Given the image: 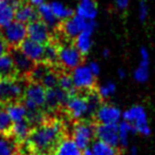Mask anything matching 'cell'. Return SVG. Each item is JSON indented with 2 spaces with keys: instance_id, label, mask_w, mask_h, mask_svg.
Here are the masks:
<instances>
[{
  "instance_id": "1",
  "label": "cell",
  "mask_w": 155,
  "mask_h": 155,
  "mask_svg": "<svg viewBox=\"0 0 155 155\" xmlns=\"http://www.w3.org/2000/svg\"><path fill=\"white\" fill-rule=\"evenodd\" d=\"M63 127L58 121L43 122L36 125L29 135L27 142L30 148L39 155L53 152L54 148L62 139Z\"/></svg>"
},
{
  "instance_id": "2",
  "label": "cell",
  "mask_w": 155,
  "mask_h": 155,
  "mask_svg": "<svg viewBox=\"0 0 155 155\" xmlns=\"http://www.w3.org/2000/svg\"><path fill=\"white\" fill-rule=\"evenodd\" d=\"M100 100L101 98L98 93H91L87 96H79L75 94L68 98L65 106L73 119L80 120L96 114L100 106Z\"/></svg>"
},
{
  "instance_id": "3",
  "label": "cell",
  "mask_w": 155,
  "mask_h": 155,
  "mask_svg": "<svg viewBox=\"0 0 155 155\" xmlns=\"http://www.w3.org/2000/svg\"><path fill=\"white\" fill-rule=\"evenodd\" d=\"M122 118L133 127L135 134L142 136L151 135V127L149 124L148 115L142 105H133L122 113Z\"/></svg>"
},
{
  "instance_id": "4",
  "label": "cell",
  "mask_w": 155,
  "mask_h": 155,
  "mask_svg": "<svg viewBox=\"0 0 155 155\" xmlns=\"http://www.w3.org/2000/svg\"><path fill=\"white\" fill-rule=\"evenodd\" d=\"M25 88L20 81L14 78L0 79V104L17 102L24 96Z\"/></svg>"
},
{
  "instance_id": "5",
  "label": "cell",
  "mask_w": 155,
  "mask_h": 155,
  "mask_svg": "<svg viewBox=\"0 0 155 155\" xmlns=\"http://www.w3.org/2000/svg\"><path fill=\"white\" fill-rule=\"evenodd\" d=\"M47 89L41 83L33 82L24 91V104L28 110H36L44 107L46 103Z\"/></svg>"
},
{
  "instance_id": "6",
  "label": "cell",
  "mask_w": 155,
  "mask_h": 155,
  "mask_svg": "<svg viewBox=\"0 0 155 155\" xmlns=\"http://www.w3.org/2000/svg\"><path fill=\"white\" fill-rule=\"evenodd\" d=\"M1 35L10 48H18L28 37L27 25L17 20H13L11 24L2 28Z\"/></svg>"
},
{
  "instance_id": "7",
  "label": "cell",
  "mask_w": 155,
  "mask_h": 155,
  "mask_svg": "<svg viewBox=\"0 0 155 155\" xmlns=\"http://www.w3.org/2000/svg\"><path fill=\"white\" fill-rule=\"evenodd\" d=\"M95 127L88 121H80L72 130V140L81 150L88 148L95 136Z\"/></svg>"
},
{
  "instance_id": "8",
  "label": "cell",
  "mask_w": 155,
  "mask_h": 155,
  "mask_svg": "<svg viewBox=\"0 0 155 155\" xmlns=\"http://www.w3.org/2000/svg\"><path fill=\"white\" fill-rule=\"evenodd\" d=\"M71 78H72L73 85L77 89L91 91L95 86L96 77L91 71L88 65L80 64L74 69H72Z\"/></svg>"
},
{
  "instance_id": "9",
  "label": "cell",
  "mask_w": 155,
  "mask_h": 155,
  "mask_svg": "<svg viewBox=\"0 0 155 155\" xmlns=\"http://www.w3.org/2000/svg\"><path fill=\"white\" fill-rule=\"evenodd\" d=\"M83 55L74 45H65L58 48V62L67 69H74L82 63Z\"/></svg>"
},
{
  "instance_id": "10",
  "label": "cell",
  "mask_w": 155,
  "mask_h": 155,
  "mask_svg": "<svg viewBox=\"0 0 155 155\" xmlns=\"http://www.w3.org/2000/svg\"><path fill=\"white\" fill-rule=\"evenodd\" d=\"M95 116L98 122L102 124H118L122 119V113L113 104H103L99 106Z\"/></svg>"
},
{
  "instance_id": "11",
  "label": "cell",
  "mask_w": 155,
  "mask_h": 155,
  "mask_svg": "<svg viewBox=\"0 0 155 155\" xmlns=\"http://www.w3.org/2000/svg\"><path fill=\"white\" fill-rule=\"evenodd\" d=\"M28 38L46 45L50 41V28L41 19H36L27 25Z\"/></svg>"
},
{
  "instance_id": "12",
  "label": "cell",
  "mask_w": 155,
  "mask_h": 155,
  "mask_svg": "<svg viewBox=\"0 0 155 155\" xmlns=\"http://www.w3.org/2000/svg\"><path fill=\"white\" fill-rule=\"evenodd\" d=\"M18 48L33 63H41L44 61L45 45H43V44L37 43V41H32V39L27 37Z\"/></svg>"
},
{
  "instance_id": "13",
  "label": "cell",
  "mask_w": 155,
  "mask_h": 155,
  "mask_svg": "<svg viewBox=\"0 0 155 155\" xmlns=\"http://www.w3.org/2000/svg\"><path fill=\"white\" fill-rule=\"evenodd\" d=\"M95 136L101 141H104L110 146H119L118 124H102L99 123L95 127Z\"/></svg>"
},
{
  "instance_id": "14",
  "label": "cell",
  "mask_w": 155,
  "mask_h": 155,
  "mask_svg": "<svg viewBox=\"0 0 155 155\" xmlns=\"http://www.w3.org/2000/svg\"><path fill=\"white\" fill-rule=\"evenodd\" d=\"M87 21L88 20L84 19L81 16L77 15L74 13V15H72L70 18L66 19L63 24V31L64 34L69 38H75L81 32L85 30L87 26Z\"/></svg>"
},
{
  "instance_id": "15",
  "label": "cell",
  "mask_w": 155,
  "mask_h": 155,
  "mask_svg": "<svg viewBox=\"0 0 155 155\" xmlns=\"http://www.w3.org/2000/svg\"><path fill=\"white\" fill-rule=\"evenodd\" d=\"M139 65L134 71V79L138 83H146L150 75V54L144 47L139 51Z\"/></svg>"
},
{
  "instance_id": "16",
  "label": "cell",
  "mask_w": 155,
  "mask_h": 155,
  "mask_svg": "<svg viewBox=\"0 0 155 155\" xmlns=\"http://www.w3.org/2000/svg\"><path fill=\"white\" fill-rule=\"evenodd\" d=\"M69 97H70L69 94L63 91L58 86L51 89H47L45 106L48 110H55L60 106L65 105Z\"/></svg>"
},
{
  "instance_id": "17",
  "label": "cell",
  "mask_w": 155,
  "mask_h": 155,
  "mask_svg": "<svg viewBox=\"0 0 155 155\" xmlns=\"http://www.w3.org/2000/svg\"><path fill=\"white\" fill-rule=\"evenodd\" d=\"M11 55L14 60V64H15L16 71L21 74H27L30 73L32 68L34 67V63L28 58L21 51L19 48H13L11 52Z\"/></svg>"
},
{
  "instance_id": "18",
  "label": "cell",
  "mask_w": 155,
  "mask_h": 155,
  "mask_svg": "<svg viewBox=\"0 0 155 155\" xmlns=\"http://www.w3.org/2000/svg\"><path fill=\"white\" fill-rule=\"evenodd\" d=\"M36 19H38L37 8L32 5L31 3L30 5L22 3L15 10V20H17V21L28 25L29 22L34 21Z\"/></svg>"
},
{
  "instance_id": "19",
  "label": "cell",
  "mask_w": 155,
  "mask_h": 155,
  "mask_svg": "<svg viewBox=\"0 0 155 155\" xmlns=\"http://www.w3.org/2000/svg\"><path fill=\"white\" fill-rule=\"evenodd\" d=\"M86 20H95L98 15V7L95 0H80L74 12Z\"/></svg>"
},
{
  "instance_id": "20",
  "label": "cell",
  "mask_w": 155,
  "mask_h": 155,
  "mask_svg": "<svg viewBox=\"0 0 155 155\" xmlns=\"http://www.w3.org/2000/svg\"><path fill=\"white\" fill-rule=\"evenodd\" d=\"M53 155H83V150L75 144L72 138H62L54 148Z\"/></svg>"
},
{
  "instance_id": "21",
  "label": "cell",
  "mask_w": 155,
  "mask_h": 155,
  "mask_svg": "<svg viewBox=\"0 0 155 155\" xmlns=\"http://www.w3.org/2000/svg\"><path fill=\"white\" fill-rule=\"evenodd\" d=\"M31 131H32L31 124L26 119V120L18 121V122H13L12 129L10 131V135L17 142H24L27 141Z\"/></svg>"
},
{
  "instance_id": "22",
  "label": "cell",
  "mask_w": 155,
  "mask_h": 155,
  "mask_svg": "<svg viewBox=\"0 0 155 155\" xmlns=\"http://www.w3.org/2000/svg\"><path fill=\"white\" fill-rule=\"evenodd\" d=\"M93 34L94 32L91 31L84 30L74 38V46L82 55H86L91 51L93 47Z\"/></svg>"
},
{
  "instance_id": "23",
  "label": "cell",
  "mask_w": 155,
  "mask_h": 155,
  "mask_svg": "<svg viewBox=\"0 0 155 155\" xmlns=\"http://www.w3.org/2000/svg\"><path fill=\"white\" fill-rule=\"evenodd\" d=\"M15 20V8L9 0H0V29Z\"/></svg>"
},
{
  "instance_id": "24",
  "label": "cell",
  "mask_w": 155,
  "mask_h": 155,
  "mask_svg": "<svg viewBox=\"0 0 155 155\" xmlns=\"http://www.w3.org/2000/svg\"><path fill=\"white\" fill-rule=\"evenodd\" d=\"M37 12H38V18L43 22H45L50 29L55 28V27L58 26V18L54 16L49 3L43 2L41 5H38V7H37Z\"/></svg>"
},
{
  "instance_id": "25",
  "label": "cell",
  "mask_w": 155,
  "mask_h": 155,
  "mask_svg": "<svg viewBox=\"0 0 155 155\" xmlns=\"http://www.w3.org/2000/svg\"><path fill=\"white\" fill-rule=\"evenodd\" d=\"M8 114H9L10 118L13 122H18V121L26 120L27 116H28V110L25 106L24 103H19V102H13L10 103L5 107Z\"/></svg>"
},
{
  "instance_id": "26",
  "label": "cell",
  "mask_w": 155,
  "mask_h": 155,
  "mask_svg": "<svg viewBox=\"0 0 155 155\" xmlns=\"http://www.w3.org/2000/svg\"><path fill=\"white\" fill-rule=\"evenodd\" d=\"M17 73L14 64V60L11 53H7L0 56V79L13 78Z\"/></svg>"
},
{
  "instance_id": "27",
  "label": "cell",
  "mask_w": 155,
  "mask_h": 155,
  "mask_svg": "<svg viewBox=\"0 0 155 155\" xmlns=\"http://www.w3.org/2000/svg\"><path fill=\"white\" fill-rule=\"evenodd\" d=\"M17 143L10 134L0 133V155H16Z\"/></svg>"
},
{
  "instance_id": "28",
  "label": "cell",
  "mask_w": 155,
  "mask_h": 155,
  "mask_svg": "<svg viewBox=\"0 0 155 155\" xmlns=\"http://www.w3.org/2000/svg\"><path fill=\"white\" fill-rule=\"evenodd\" d=\"M51 10L53 12L54 16L58 18V21H65L66 19L70 18L72 15H74V11L70 9L69 7L65 5L64 3L60 2V1H52L49 3Z\"/></svg>"
},
{
  "instance_id": "29",
  "label": "cell",
  "mask_w": 155,
  "mask_h": 155,
  "mask_svg": "<svg viewBox=\"0 0 155 155\" xmlns=\"http://www.w3.org/2000/svg\"><path fill=\"white\" fill-rule=\"evenodd\" d=\"M91 149L94 155H118L117 148L97 139L91 143Z\"/></svg>"
},
{
  "instance_id": "30",
  "label": "cell",
  "mask_w": 155,
  "mask_h": 155,
  "mask_svg": "<svg viewBox=\"0 0 155 155\" xmlns=\"http://www.w3.org/2000/svg\"><path fill=\"white\" fill-rule=\"evenodd\" d=\"M131 134H135L133 127L127 122L125 120H121L118 123V135H119V146L121 147H127L129 144V139Z\"/></svg>"
},
{
  "instance_id": "31",
  "label": "cell",
  "mask_w": 155,
  "mask_h": 155,
  "mask_svg": "<svg viewBox=\"0 0 155 155\" xmlns=\"http://www.w3.org/2000/svg\"><path fill=\"white\" fill-rule=\"evenodd\" d=\"M58 86L60 88H62L63 91H67L69 94V96L75 95V91H78L77 88L73 85V81L72 78H71V74H68V73H63L58 77Z\"/></svg>"
},
{
  "instance_id": "32",
  "label": "cell",
  "mask_w": 155,
  "mask_h": 155,
  "mask_svg": "<svg viewBox=\"0 0 155 155\" xmlns=\"http://www.w3.org/2000/svg\"><path fill=\"white\" fill-rule=\"evenodd\" d=\"M44 62L47 64H55L58 62V48L53 44L47 43L45 45V53H44Z\"/></svg>"
},
{
  "instance_id": "33",
  "label": "cell",
  "mask_w": 155,
  "mask_h": 155,
  "mask_svg": "<svg viewBox=\"0 0 155 155\" xmlns=\"http://www.w3.org/2000/svg\"><path fill=\"white\" fill-rule=\"evenodd\" d=\"M12 125H13V121L10 118L7 110L0 108V133L10 134Z\"/></svg>"
},
{
  "instance_id": "34",
  "label": "cell",
  "mask_w": 155,
  "mask_h": 155,
  "mask_svg": "<svg viewBox=\"0 0 155 155\" xmlns=\"http://www.w3.org/2000/svg\"><path fill=\"white\" fill-rule=\"evenodd\" d=\"M49 70H50V68L46 64L39 63V64H37V65H34V67H33L32 70H31V72H30L31 79H32L33 82L41 83L44 75H45Z\"/></svg>"
},
{
  "instance_id": "35",
  "label": "cell",
  "mask_w": 155,
  "mask_h": 155,
  "mask_svg": "<svg viewBox=\"0 0 155 155\" xmlns=\"http://www.w3.org/2000/svg\"><path fill=\"white\" fill-rule=\"evenodd\" d=\"M58 75L56 72L52 71L50 69L45 75L44 78L41 79V84L45 87L46 89H51L54 88V87L58 86Z\"/></svg>"
},
{
  "instance_id": "36",
  "label": "cell",
  "mask_w": 155,
  "mask_h": 155,
  "mask_svg": "<svg viewBox=\"0 0 155 155\" xmlns=\"http://www.w3.org/2000/svg\"><path fill=\"white\" fill-rule=\"evenodd\" d=\"M116 89V84L114 82H112V81H108V82L104 83L103 85H101L98 88V95L100 96L101 99H108V98L114 95Z\"/></svg>"
},
{
  "instance_id": "37",
  "label": "cell",
  "mask_w": 155,
  "mask_h": 155,
  "mask_svg": "<svg viewBox=\"0 0 155 155\" xmlns=\"http://www.w3.org/2000/svg\"><path fill=\"white\" fill-rule=\"evenodd\" d=\"M148 14H149V7L148 3H147L146 0H140L139 1V8H138V15H139V19L141 21L148 18Z\"/></svg>"
},
{
  "instance_id": "38",
  "label": "cell",
  "mask_w": 155,
  "mask_h": 155,
  "mask_svg": "<svg viewBox=\"0 0 155 155\" xmlns=\"http://www.w3.org/2000/svg\"><path fill=\"white\" fill-rule=\"evenodd\" d=\"M9 49H10L9 45H8L7 41H5V38L2 37V35L0 34V56L9 53V52H8V50Z\"/></svg>"
},
{
  "instance_id": "39",
  "label": "cell",
  "mask_w": 155,
  "mask_h": 155,
  "mask_svg": "<svg viewBox=\"0 0 155 155\" xmlns=\"http://www.w3.org/2000/svg\"><path fill=\"white\" fill-rule=\"evenodd\" d=\"M89 69H91V71L93 72V74L95 75V77H98V75L100 74V71H101V68H100V65L98 64L97 62H91L88 65Z\"/></svg>"
},
{
  "instance_id": "40",
  "label": "cell",
  "mask_w": 155,
  "mask_h": 155,
  "mask_svg": "<svg viewBox=\"0 0 155 155\" xmlns=\"http://www.w3.org/2000/svg\"><path fill=\"white\" fill-rule=\"evenodd\" d=\"M115 1L119 10H125L130 5V0H115Z\"/></svg>"
},
{
  "instance_id": "41",
  "label": "cell",
  "mask_w": 155,
  "mask_h": 155,
  "mask_svg": "<svg viewBox=\"0 0 155 155\" xmlns=\"http://www.w3.org/2000/svg\"><path fill=\"white\" fill-rule=\"evenodd\" d=\"M9 1L11 2V5L15 8V10L17 9L19 5H21L22 3H25V0H9Z\"/></svg>"
},
{
  "instance_id": "42",
  "label": "cell",
  "mask_w": 155,
  "mask_h": 155,
  "mask_svg": "<svg viewBox=\"0 0 155 155\" xmlns=\"http://www.w3.org/2000/svg\"><path fill=\"white\" fill-rule=\"evenodd\" d=\"M30 1V3L32 5H34V7H38V5H41V3L44 2V0H29Z\"/></svg>"
},
{
  "instance_id": "43",
  "label": "cell",
  "mask_w": 155,
  "mask_h": 155,
  "mask_svg": "<svg viewBox=\"0 0 155 155\" xmlns=\"http://www.w3.org/2000/svg\"><path fill=\"white\" fill-rule=\"evenodd\" d=\"M83 155H94L91 147H88V148H86V149H84V150H83Z\"/></svg>"
},
{
  "instance_id": "44",
  "label": "cell",
  "mask_w": 155,
  "mask_h": 155,
  "mask_svg": "<svg viewBox=\"0 0 155 155\" xmlns=\"http://www.w3.org/2000/svg\"><path fill=\"white\" fill-rule=\"evenodd\" d=\"M118 77L120 78V79H123V78H125V71L123 70L122 68H119L118 69Z\"/></svg>"
},
{
  "instance_id": "45",
  "label": "cell",
  "mask_w": 155,
  "mask_h": 155,
  "mask_svg": "<svg viewBox=\"0 0 155 155\" xmlns=\"http://www.w3.org/2000/svg\"><path fill=\"white\" fill-rule=\"evenodd\" d=\"M130 155H138V150L136 147H132L131 152H130Z\"/></svg>"
},
{
  "instance_id": "46",
  "label": "cell",
  "mask_w": 155,
  "mask_h": 155,
  "mask_svg": "<svg viewBox=\"0 0 155 155\" xmlns=\"http://www.w3.org/2000/svg\"><path fill=\"white\" fill-rule=\"evenodd\" d=\"M102 54H103L104 58H107V56H110V50H108V49H104L103 50V53H102Z\"/></svg>"
}]
</instances>
